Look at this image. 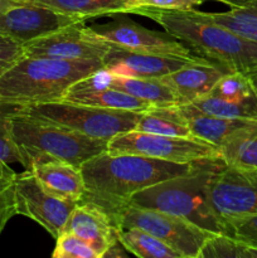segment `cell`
Returning a JSON list of instances; mask_svg holds the SVG:
<instances>
[{
    "instance_id": "277c9868",
    "label": "cell",
    "mask_w": 257,
    "mask_h": 258,
    "mask_svg": "<svg viewBox=\"0 0 257 258\" xmlns=\"http://www.w3.org/2000/svg\"><path fill=\"white\" fill-rule=\"evenodd\" d=\"M223 164L221 159L202 161L191 173L166 179L138 191L128 204L183 217L211 233H224L223 224L214 213L209 199L211 179Z\"/></svg>"
},
{
    "instance_id": "30bf717a",
    "label": "cell",
    "mask_w": 257,
    "mask_h": 258,
    "mask_svg": "<svg viewBox=\"0 0 257 258\" xmlns=\"http://www.w3.org/2000/svg\"><path fill=\"white\" fill-rule=\"evenodd\" d=\"M209 199L221 222L231 217L257 214V168L223 164L212 176Z\"/></svg>"
},
{
    "instance_id": "1f68e13d",
    "label": "cell",
    "mask_w": 257,
    "mask_h": 258,
    "mask_svg": "<svg viewBox=\"0 0 257 258\" xmlns=\"http://www.w3.org/2000/svg\"><path fill=\"white\" fill-rule=\"evenodd\" d=\"M24 55V47L17 40L0 35V76Z\"/></svg>"
},
{
    "instance_id": "4316f807",
    "label": "cell",
    "mask_w": 257,
    "mask_h": 258,
    "mask_svg": "<svg viewBox=\"0 0 257 258\" xmlns=\"http://www.w3.org/2000/svg\"><path fill=\"white\" fill-rule=\"evenodd\" d=\"M20 107L22 105L0 101V161L24 165V159L12 134V117Z\"/></svg>"
},
{
    "instance_id": "ba28073f",
    "label": "cell",
    "mask_w": 257,
    "mask_h": 258,
    "mask_svg": "<svg viewBox=\"0 0 257 258\" xmlns=\"http://www.w3.org/2000/svg\"><path fill=\"white\" fill-rule=\"evenodd\" d=\"M107 151L136 154L178 164L221 159L218 148L197 138L158 135L138 130L126 131L111 139Z\"/></svg>"
},
{
    "instance_id": "f546056e",
    "label": "cell",
    "mask_w": 257,
    "mask_h": 258,
    "mask_svg": "<svg viewBox=\"0 0 257 258\" xmlns=\"http://www.w3.org/2000/svg\"><path fill=\"white\" fill-rule=\"evenodd\" d=\"M52 257L54 258H98L92 247L75 233L63 231L55 238V247Z\"/></svg>"
},
{
    "instance_id": "52a82bcc",
    "label": "cell",
    "mask_w": 257,
    "mask_h": 258,
    "mask_svg": "<svg viewBox=\"0 0 257 258\" xmlns=\"http://www.w3.org/2000/svg\"><path fill=\"white\" fill-rule=\"evenodd\" d=\"M116 223L118 229L136 227L149 232L181 258H198L206 241L213 234L183 217L130 204L120 212Z\"/></svg>"
},
{
    "instance_id": "7a4b0ae2",
    "label": "cell",
    "mask_w": 257,
    "mask_h": 258,
    "mask_svg": "<svg viewBox=\"0 0 257 258\" xmlns=\"http://www.w3.org/2000/svg\"><path fill=\"white\" fill-rule=\"evenodd\" d=\"M135 14L153 19L166 33L211 62L223 64L233 72L246 76L257 71V43L222 27L212 19L209 13L196 9L139 8Z\"/></svg>"
},
{
    "instance_id": "6da1fadb",
    "label": "cell",
    "mask_w": 257,
    "mask_h": 258,
    "mask_svg": "<svg viewBox=\"0 0 257 258\" xmlns=\"http://www.w3.org/2000/svg\"><path fill=\"white\" fill-rule=\"evenodd\" d=\"M201 163L178 164L136 154L105 151L81 165L86 186L81 202L102 208L117 227V216L134 194L166 179L191 173Z\"/></svg>"
},
{
    "instance_id": "7c38bea8",
    "label": "cell",
    "mask_w": 257,
    "mask_h": 258,
    "mask_svg": "<svg viewBox=\"0 0 257 258\" xmlns=\"http://www.w3.org/2000/svg\"><path fill=\"white\" fill-rule=\"evenodd\" d=\"M85 20L34 3H20L0 13V35L27 44Z\"/></svg>"
},
{
    "instance_id": "3957f363",
    "label": "cell",
    "mask_w": 257,
    "mask_h": 258,
    "mask_svg": "<svg viewBox=\"0 0 257 258\" xmlns=\"http://www.w3.org/2000/svg\"><path fill=\"white\" fill-rule=\"evenodd\" d=\"M101 70L102 59L23 55L0 76V101L30 105L63 100L75 83Z\"/></svg>"
},
{
    "instance_id": "4fadbf2b",
    "label": "cell",
    "mask_w": 257,
    "mask_h": 258,
    "mask_svg": "<svg viewBox=\"0 0 257 258\" xmlns=\"http://www.w3.org/2000/svg\"><path fill=\"white\" fill-rule=\"evenodd\" d=\"M24 55L54 59H103L112 45L95 35L91 27L77 23L27 43Z\"/></svg>"
},
{
    "instance_id": "44dd1931",
    "label": "cell",
    "mask_w": 257,
    "mask_h": 258,
    "mask_svg": "<svg viewBox=\"0 0 257 258\" xmlns=\"http://www.w3.org/2000/svg\"><path fill=\"white\" fill-rule=\"evenodd\" d=\"M219 153L226 165L257 168V122L237 133L219 149Z\"/></svg>"
},
{
    "instance_id": "836d02e7",
    "label": "cell",
    "mask_w": 257,
    "mask_h": 258,
    "mask_svg": "<svg viewBox=\"0 0 257 258\" xmlns=\"http://www.w3.org/2000/svg\"><path fill=\"white\" fill-rule=\"evenodd\" d=\"M22 2H18V0H0V13L5 12L9 8L14 7V5L20 4Z\"/></svg>"
},
{
    "instance_id": "d590c367",
    "label": "cell",
    "mask_w": 257,
    "mask_h": 258,
    "mask_svg": "<svg viewBox=\"0 0 257 258\" xmlns=\"http://www.w3.org/2000/svg\"><path fill=\"white\" fill-rule=\"evenodd\" d=\"M248 77H249V81H251L252 86H253L254 92H256V95H257V71L256 72L252 73V75H249Z\"/></svg>"
},
{
    "instance_id": "cb8c5ba5",
    "label": "cell",
    "mask_w": 257,
    "mask_h": 258,
    "mask_svg": "<svg viewBox=\"0 0 257 258\" xmlns=\"http://www.w3.org/2000/svg\"><path fill=\"white\" fill-rule=\"evenodd\" d=\"M207 95L228 102L257 105V95L249 77L239 72H231L223 76Z\"/></svg>"
},
{
    "instance_id": "e0dca14e",
    "label": "cell",
    "mask_w": 257,
    "mask_h": 258,
    "mask_svg": "<svg viewBox=\"0 0 257 258\" xmlns=\"http://www.w3.org/2000/svg\"><path fill=\"white\" fill-rule=\"evenodd\" d=\"M233 72L214 62H194L160 78L171 88L183 103H190L206 96L223 76Z\"/></svg>"
},
{
    "instance_id": "8992f818",
    "label": "cell",
    "mask_w": 257,
    "mask_h": 258,
    "mask_svg": "<svg viewBox=\"0 0 257 258\" xmlns=\"http://www.w3.org/2000/svg\"><path fill=\"white\" fill-rule=\"evenodd\" d=\"M19 112L42 122L107 141L116 135L135 130L144 113L108 110L66 100L22 105Z\"/></svg>"
},
{
    "instance_id": "8d00e7d4",
    "label": "cell",
    "mask_w": 257,
    "mask_h": 258,
    "mask_svg": "<svg viewBox=\"0 0 257 258\" xmlns=\"http://www.w3.org/2000/svg\"><path fill=\"white\" fill-rule=\"evenodd\" d=\"M18 2H22V3H29L30 0H18Z\"/></svg>"
},
{
    "instance_id": "83f0119b",
    "label": "cell",
    "mask_w": 257,
    "mask_h": 258,
    "mask_svg": "<svg viewBox=\"0 0 257 258\" xmlns=\"http://www.w3.org/2000/svg\"><path fill=\"white\" fill-rule=\"evenodd\" d=\"M15 173L9 164L0 161V234L7 227L8 222L17 216L15 209Z\"/></svg>"
},
{
    "instance_id": "603a6c76",
    "label": "cell",
    "mask_w": 257,
    "mask_h": 258,
    "mask_svg": "<svg viewBox=\"0 0 257 258\" xmlns=\"http://www.w3.org/2000/svg\"><path fill=\"white\" fill-rule=\"evenodd\" d=\"M212 19L236 34L257 43V0L223 13H209Z\"/></svg>"
},
{
    "instance_id": "8fae6325",
    "label": "cell",
    "mask_w": 257,
    "mask_h": 258,
    "mask_svg": "<svg viewBox=\"0 0 257 258\" xmlns=\"http://www.w3.org/2000/svg\"><path fill=\"white\" fill-rule=\"evenodd\" d=\"M77 202L66 201L48 193L30 170L18 173L15 181V209L42 226L53 238L66 228Z\"/></svg>"
},
{
    "instance_id": "ffe728a7",
    "label": "cell",
    "mask_w": 257,
    "mask_h": 258,
    "mask_svg": "<svg viewBox=\"0 0 257 258\" xmlns=\"http://www.w3.org/2000/svg\"><path fill=\"white\" fill-rule=\"evenodd\" d=\"M29 3L44 5L82 20L102 15L135 13L139 8L136 0H30Z\"/></svg>"
},
{
    "instance_id": "2e32d148",
    "label": "cell",
    "mask_w": 257,
    "mask_h": 258,
    "mask_svg": "<svg viewBox=\"0 0 257 258\" xmlns=\"http://www.w3.org/2000/svg\"><path fill=\"white\" fill-rule=\"evenodd\" d=\"M65 231L72 232L90 244L98 258H103L108 248L118 241V229L112 218L102 208L87 202H78Z\"/></svg>"
},
{
    "instance_id": "7402d4cb",
    "label": "cell",
    "mask_w": 257,
    "mask_h": 258,
    "mask_svg": "<svg viewBox=\"0 0 257 258\" xmlns=\"http://www.w3.org/2000/svg\"><path fill=\"white\" fill-rule=\"evenodd\" d=\"M117 238L125 249L140 258H181L178 252L144 229H118Z\"/></svg>"
},
{
    "instance_id": "5b68a950",
    "label": "cell",
    "mask_w": 257,
    "mask_h": 258,
    "mask_svg": "<svg viewBox=\"0 0 257 258\" xmlns=\"http://www.w3.org/2000/svg\"><path fill=\"white\" fill-rule=\"evenodd\" d=\"M12 134L29 170L40 160L66 161L81 168L83 163L107 151V140L93 139L76 131L42 122L18 112L12 117Z\"/></svg>"
},
{
    "instance_id": "f1b7e54d",
    "label": "cell",
    "mask_w": 257,
    "mask_h": 258,
    "mask_svg": "<svg viewBox=\"0 0 257 258\" xmlns=\"http://www.w3.org/2000/svg\"><path fill=\"white\" fill-rule=\"evenodd\" d=\"M135 130L149 134H158V135L194 138L185 125L175 122L170 118L163 117L153 111H146L141 115Z\"/></svg>"
},
{
    "instance_id": "484cf974",
    "label": "cell",
    "mask_w": 257,
    "mask_h": 258,
    "mask_svg": "<svg viewBox=\"0 0 257 258\" xmlns=\"http://www.w3.org/2000/svg\"><path fill=\"white\" fill-rule=\"evenodd\" d=\"M189 105L193 106L199 112L206 115L218 116L226 118H239V120L257 121V105H242L224 101L213 96H202Z\"/></svg>"
},
{
    "instance_id": "d4e9b609",
    "label": "cell",
    "mask_w": 257,
    "mask_h": 258,
    "mask_svg": "<svg viewBox=\"0 0 257 258\" xmlns=\"http://www.w3.org/2000/svg\"><path fill=\"white\" fill-rule=\"evenodd\" d=\"M198 258H257V247L226 233H213Z\"/></svg>"
},
{
    "instance_id": "5bb4252c",
    "label": "cell",
    "mask_w": 257,
    "mask_h": 258,
    "mask_svg": "<svg viewBox=\"0 0 257 258\" xmlns=\"http://www.w3.org/2000/svg\"><path fill=\"white\" fill-rule=\"evenodd\" d=\"M102 62L103 70L111 75L133 78H161L190 63L211 60H193L175 55L131 52L112 47L103 57Z\"/></svg>"
},
{
    "instance_id": "9c48e42d",
    "label": "cell",
    "mask_w": 257,
    "mask_h": 258,
    "mask_svg": "<svg viewBox=\"0 0 257 258\" xmlns=\"http://www.w3.org/2000/svg\"><path fill=\"white\" fill-rule=\"evenodd\" d=\"M95 35L112 47L139 53L175 55L193 60H208L194 53L169 33L151 30L133 20H116L107 24L91 27Z\"/></svg>"
},
{
    "instance_id": "d6986e66",
    "label": "cell",
    "mask_w": 257,
    "mask_h": 258,
    "mask_svg": "<svg viewBox=\"0 0 257 258\" xmlns=\"http://www.w3.org/2000/svg\"><path fill=\"white\" fill-rule=\"evenodd\" d=\"M106 86L123 91L154 107L181 105L179 96L160 78H133L111 75L106 71Z\"/></svg>"
},
{
    "instance_id": "e575fe53",
    "label": "cell",
    "mask_w": 257,
    "mask_h": 258,
    "mask_svg": "<svg viewBox=\"0 0 257 258\" xmlns=\"http://www.w3.org/2000/svg\"><path fill=\"white\" fill-rule=\"evenodd\" d=\"M217 2L224 3V4L229 5L231 8H237V7H243V5H246L249 0H217Z\"/></svg>"
},
{
    "instance_id": "d6a6232c",
    "label": "cell",
    "mask_w": 257,
    "mask_h": 258,
    "mask_svg": "<svg viewBox=\"0 0 257 258\" xmlns=\"http://www.w3.org/2000/svg\"><path fill=\"white\" fill-rule=\"evenodd\" d=\"M139 8H155L163 10H190L208 0H136ZM138 8V9H139Z\"/></svg>"
},
{
    "instance_id": "9a60e30c",
    "label": "cell",
    "mask_w": 257,
    "mask_h": 258,
    "mask_svg": "<svg viewBox=\"0 0 257 258\" xmlns=\"http://www.w3.org/2000/svg\"><path fill=\"white\" fill-rule=\"evenodd\" d=\"M63 100L108 110L146 112L154 108L153 105L136 98L123 91L106 86V71L101 70L78 81L66 93Z\"/></svg>"
},
{
    "instance_id": "4dcf8cb0",
    "label": "cell",
    "mask_w": 257,
    "mask_h": 258,
    "mask_svg": "<svg viewBox=\"0 0 257 258\" xmlns=\"http://www.w3.org/2000/svg\"><path fill=\"white\" fill-rule=\"evenodd\" d=\"M224 233L257 247V214H244L224 219Z\"/></svg>"
},
{
    "instance_id": "ac0fdd59",
    "label": "cell",
    "mask_w": 257,
    "mask_h": 258,
    "mask_svg": "<svg viewBox=\"0 0 257 258\" xmlns=\"http://www.w3.org/2000/svg\"><path fill=\"white\" fill-rule=\"evenodd\" d=\"M29 170L52 196L77 203L85 196V180L78 166L57 159H49L35 161Z\"/></svg>"
}]
</instances>
